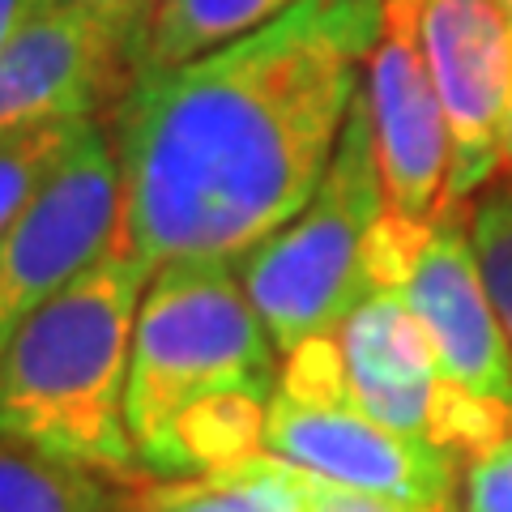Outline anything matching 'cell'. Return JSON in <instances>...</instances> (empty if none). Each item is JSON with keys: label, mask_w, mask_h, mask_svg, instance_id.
<instances>
[{"label": "cell", "mask_w": 512, "mask_h": 512, "mask_svg": "<svg viewBox=\"0 0 512 512\" xmlns=\"http://www.w3.org/2000/svg\"><path fill=\"white\" fill-rule=\"evenodd\" d=\"M423 56L448 120L444 205H470L500 175L512 94V22L500 0H423Z\"/></svg>", "instance_id": "cell-10"}, {"label": "cell", "mask_w": 512, "mask_h": 512, "mask_svg": "<svg viewBox=\"0 0 512 512\" xmlns=\"http://www.w3.org/2000/svg\"><path fill=\"white\" fill-rule=\"evenodd\" d=\"M299 474H303V512H444V508H423V504L393 500V495L329 483V478H316L308 470H299Z\"/></svg>", "instance_id": "cell-18"}, {"label": "cell", "mask_w": 512, "mask_h": 512, "mask_svg": "<svg viewBox=\"0 0 512 512\" xmlns=\"http://www.w3.org/2000/svg\"><path fill=\"white\" fill-rule=\"evenodd\" d=\"M124 235L120 163L111 133L94 120L0 235V346L47 299L77 282Z\"/></svg>", "instance_id": "cell-8"}, {"label": "cell", "mask_w": 512, "mask_h": 512, "mask_svg": "<svg viewBox=\"0 0 512 512\" xmlns=\"http://www.w3.org/2000/svg\"><path fill=\"white\" fill-rule=\"evenodd\" d=\"M282 355L235 265H167L137 308L128 436L141 470L188 478L265 453Z\"/></svg>", "instance_id": "cell-2"}, {"label": "cell", "mask_w": 512, "mask_h": 512, "mask_svg": "<svg viewBox=\"0 0 512 512\" xmlns=\"http://www.w3.org/2000/svg\"><path fill=\"white\" fill-rule=\"evenodd\" d=\"M141 26L77 5H39L0 52V133L94 120L137 77Z\"/></svg>", "instance_id": "cell-9"}, {"label": "cell", "mask_w": 512, "mask_h": 512, "mask_svg": "<svg viewBox=\"0 0 512 512\" xmlns=\"http://www.w3.org/2000/svg\"><path fill=\"white\" fill-rule=\"evenodd\" d=\"M325 5H333V0H325Z\"/></svg>", "instance_id": "cell-23"}, {"label": "cell", "mask_w": 512, "mask_h": 512, "mask_svg": "<svg viewBox=\"0 0 512 512\" xmlns=\"http://www.w3.org/2000/svg\"><path fill=\"white\" fill-rule=\"evenodd\" d=\"M154 269L124 235L0 346V436L111 474H146L128 436V363Z\"/></svg>", "instance_id": "cell-3"}, {"label": "cell", "mask_w": 512, "mask_h": 512, "mask_svg": "<svg viewBox=\"0 0 512 512\" xmlns=\"http://www.w3.org/2000/svg\"><path fill=\"white\" fill-rule=\"evenodd\" d=\"M423 0H384L380 35L367 56V111L384 180V210L431 218L448 188V120L423 56Z\"/></svg>", "instance_id": "cell-11"}, {"label": "cell", "mask_w": 512, "mask_h": 512, "mask_svg": "<svg viewBox=\"0 0 512 512\" xmlns=\"http://www.w3.org/2000/svg\"><path fill=\"white\" fill-rule=\"evenodd\" d=\"M470 235H474V252H478V265H483L491 303L512 342V175H504L483 197H474Z\"/></svg>", "instance_id": "cell-16"}, {"label": "cell", "mask_w": 512, "mask_h": 512, "mask_svg": "<svg viewBox=\"0 0 512 512\" xmlns=\"http://www.w3.org/2000/svg\"><path fill=\"white\" fill-rule=\"evenodd\" d=\"M90 124L94 120H52L0 133V235L39 197V188L56 175L64 154L77 146V137Z\"/></svg>", "instance_id": "cell-15"}, {"label": "cell", "mask_w": 512, "mask_h": 512, "mask_svg": "<svg viewBox=\"0 0 512 512\" xmlns=\"http://www.w3.org/2000/svg\"><path fill=\"white\" fill-rule=\"evenodd\" d=\"M137 478L0 436V512H133Z\"/></svg>", "instance_id": "cell-12"}, {"label": "cell", "mask_w": 512, "mask_h": 512, "mask_svg": "<svg viewBox=\"0 0 512 512\" xmlns=\"http://www.w3.org/2000/svg\"><path fill=\"white\" fill-rule=\"evenodd\" d=\"M457 512H512V431L466 457Z\"/></svg>", "instance_id": "cell-17"}, {"label": "cell", "mask_w": 512, "mask_h": 512, "mask_svg": "<svg viewBox=\"0 0 512 512\" xmlns=\"http://www.w3.org/2000/svg\"><path fill=\"white\" fill-rule=\"evenodd\" d=\"M367 278L414 312L448 380L512 410V342L474 252L470 205L431 218L384 210L367 239Z\"/></svg>", "instance_id": "cell-6"}, {"label": "cell", "mask_w": 512, "mask_h": 512, "mask_svg": "<svg viewBox=\"0 0 512 512\" xmlns=\"http://www.w3.org/2000/svg\"><path fill=\"white\" fill-rule=\"evenodd\" d=\"M500 175H512V94H508V111L500 128Z\"/></svg>", "instance_id": "cell-21"}, {"label": "cell", "mask_w": 512, "mask_h": 512, "mask_svg": "<svg viewBox=\"0 0 512 512\" xmlns=\"http://www.w3.org/2000/svg\"><path fill=\"white\" fill-rule=\"evenodd\" d=\"M47 5H77V9H94L103 18H116V22H128V26H141L146 30L150 13L158 0H47Z\"/></svg>", "instance_id": "cell-19"}, {"label": "cell", "mask_w": 512, "mask_h": 512, "mask_svg": "<svg viewBox=\"0 0 512 512\" xmlns=\"http://www.w3.org/2000/svg\"><path fill=\"white\" fill-rule=\"evenodd\" d=\"M342 389L367 419L474 457L512 431V410L440 372L423 325L393 291H372L338 329Z\"/></svg>", "instance_id": "cell-7"}, {"label": "cell", "mask_w": 512, "mask_h": 512, "mask_svg": "<svg viewBox=\"0 0 512 512\" xmlns=\"http://www.w3.org/2000/svg\"><path fill=\"white\" fill-rule=\"evenodd\" d=\"M133 512H303V474L274 453L188 478L141 474Z\"/></svg>", "instance_id": "cell-13"}, {"label": "cell", "mask_w": 512, "mask_h": 512, "mask_svg": "<svg viewBox=\"0 0 512 512\" xmlns=\"http://www.w3.org/2000/svg\"><path fill=\"white\" fill-rule=\"evenodd\" d=\"M384 0H295L218 52L137 73L111 107L124 244L154 274L239 265L312 201Z\"/></svg>", "instance_id": "cell-1"}, {"label": "cell", "mask_w": 512, "mask_h": 512, "mask_svg": "<svg viewBox=\"0 0 512 512\" xmlns=\"http://www.w3.org/2000/svg\"><path fill=\"white\" fill-rule=\"evenodd\" d=\"M500 5H504V13H508V22H512V0H500Z\"/></svg>", "instance_id": "cell-22"}, {"label": "cell", "mask_w": 512, "mask_h": 512, "mask_svg": "<svg viewBox=\"0 0 512 512\" xmlns=\"http://www.w3.org/2000/svg\"><path fill=\"white\" fill-rule=\"evenodd\" d=\"M39 5H47V0H0V52H5V43L18 35L22 22H26Z\"/></svg>", "instance_id": "cell-20"}, {"label": "cell", "mask_w": 512, "mask_h": 512, "mask_svg": "<svg viewBox=\"0 0 512 512\" xmlns=\"http://www.w3.org/2000/svg\"><path fill=\"white\" fill-rule=\"evenodd\" d=\"M265 453L329 483L444 512L457 508L461 466H466V457L380 427L350 402L342 389L338 333L282 355L278 393L265 419Z\"/></svg>", "instance_id": "cell-5"}, {"label": "cell", "mask_w": 512, "mask_h": 512, "mask_svg": "<svg viewBox=\"0 0 512 512\" xmlns=\"http://www.w3.org/2000/svg\"><path fill=\"white\" fill-rule=\"evenodd\" d=\"M295 0H158L137 43V73L201 60L261 30Z\"/></svg>", "instance_id": "cell-14"}, {"label": "cell", "mask_w": 512, "mask_h": 512, "mask_svg": "<svg viewBox=\"0 0 512 512\" xmlns=\"http://www.w3.org/2000/svg\"><path fill=\"white\" fill-rule=\"evenodd\" d=\"M380 214L384 180L372 111L359 90L312 201L235 265L278 355L338 333L346 316L372 295L367 239Z\"/></svg>", "instance_id": "cell-4"}]
</instances>
